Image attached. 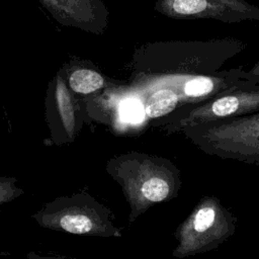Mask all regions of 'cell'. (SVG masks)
I'll return each mask as SVG.
<instances>
[{
    "label": "cell",
    "mask_w": 259,
    "mask_h": 259,
    "mask_svg": "<svg viewBox=\"0 0 259 259\" xmlns=\"http://www.w3.org/2000/svg\"><path fill=\"white\" fill-rule=\"evenodd\" d=\"M120 117L128 123H139L144 119V106L136 99L124 100L119 107Z\"/></svg>",
    "instance_id": "obj_12"
},
{
    "label": "cell",
    "mask_w": 259,
    "mask_h": 259,
    "mask_svg": "<svg viewBox=\"0 0 259 259\" xmlns=\"http://www.w3.org/2000/svg\"><path fill=\"white\" fill-rule=\"evenodd\" d=\"M106 171L122 189L130 223L151 206L176 198L181 188L180 170L164 157L128 152L109 159Z\"/></svg>",
    "instance_id": "obj_1"
},
{
    "label": "cell",
    "mask_w": 259,
    "mask_h": 259,
    "mask_svg": "<svg viewBox=\"0 0 259 259\" xmlns=\"http://www.w3.org/2000/svg\"><path fill=\"white\" fill-rule=\"evenodd\" d=\"M22 259H68L65 257L60 256H50V255H40L34 252H29L26 254V256Z\"/></svg>",
    "instance_id": "obj_15"
},
{
    "label": "cell",
    "mask_w": 259,
    "mask_h": 259,
    "mask_svg": "<svg viewBox=\"0 0 259 259\" xmlns=\"http://www.w3.org/2000/svg\"><path fill=\"white\" fill-rule=\"evenodd\" d=\"M241 79L251 82L252 84L259 85V63L254 65L249 71H241Z\"/></svg>",
    "instance_id": "obj_14"
},
{
    "label": "cell",
    "mask_w": 259,
    "mask_h": 259,
    "mask_svg": "<svg viewBox=\"0 0 259 259\" xmlns=\"http://www.w3.org/2000/svg\"><path fill=\"white\" fill-rule=\"evenodd\" d=\"M238 219L220 198L203 195L177 227L173 257L183 259L219 248L237 230Z\"/></svg>",
    "instance_id": "obj_4"
},
{
    "label": "cell",
    "mask_w": 259,
    "mask_h": 259,
    "mask_svg": "<svg viewBox=\"0 0 259 259\" xmlns=\"http://www.w3.org/2000/svg\"><path fill=\"white\" fill-rule=\"evenodd\" d=\"M143 106L147 117L160 118L168 116L178 109L180 107V98L174 88L163 84L147 96Z\"/></svg>",
    "instance_id": "obj_10"
},
{
    "label": "cell",
    "mask_w": 259,
    "mask_h": 259,
    "mask_svg": "<svg viewBox=\"0 0 259 259\" xmlns=\"http://www.w3.org/2000/svg\"><path fill=\"white\" fill-rule=\"evenodd\" d=\"M55 108L57 120L50 125L53 142L72 143L79 131L76 109L69 90L62 78H59L55 90Z\"/></svg>",
    "instance_id": "obj_8"
},
{
    "label": "cell",
    "mask_w": 259,
    "mask_h": 259,
    "mask_svg": "<svg viewBox=\"0 0 259 259\" xmlns=\"http://www.w3.org/2000/svg\"><path fill=\"white\" fill-rule=\"evenodd\" d=\"M155 8L174 19H214L224 23L259 20V7L245 0H158Z\"/></svg>",
    "instance_id": "obj_6"
},
{
    "label": "cell",
    "mask_w": 259,
    "mask_h": 259,
    "mask_svg": "<svg viewBox=\"0 0 259 259\" xmlns=\"http://www.w3.org/2000/svg\"><path fill=\"white\" fill-rule=\"evenodd\" d=\"M259 111V85L247 81L201 103L179 107L163 124L167 134H180L188 126L236 117Z\"/></svg>",
    "instance_id": "obj_5"
},
{
    "label": "cell",
    "mask_w": 259,
    "mask_h": 259,
    "mask_svg": "<svg viewBox=\"0 0 259 259\" xmlns=\"http://www.w3.org/2000/svg\"><path fill=\"white\" fill-rule=\"evenodd\" d=\"M180 134L207 155L259 165V111L188 126Z\"/></svg>",
    "instance_id": "obj_3"
},
{
    "label": "cell",
    "mask_w": 259,
    "mask_h": 259,
    "mask_svg": "<svg viewBox=\"0 0 259 259\" xmlns=\"http://www.w3.org/2000/svg\"><path fill=\"white\" fill-rule=\"evenodd\" d=\"M70 88L77 93L89 94L104 85L103 77L96 71L89 69H80L74 71L69 78Z\"/></svg>",
    "instance_id": "obj_11"
},
{
    "label": "cell",
    "mask_w": 259,
    "mask_h": 259,
    "mask_svg": "<svg viewBox=\"0 0 259 259\" xmlns=\"http://www.w3.org/2000/svg\"><path fill=\"white\" fill-rule=\"evenodd\" d=\"M242 67L219 71L208 75L172 77L164 84L174 88L180 98V107L204 102L231 89L244 85L241 79Z\"/></svg>",
    "instance_id": "obj_7"
},
{
    "label": "cell",
    "mask_w": 259,
    "mask_h": 259,
    "mask_svg": "<svg viewBox=\"0 0 259 259\" xmlns=\"http://www.w3.org/2000/svg\"><path fill=\"white\" fill-rule=\"evenodd\" d=\"M31 218L42 228L74 235L120 238L110 208L87 192L60 196L42 205Z\"/></svg>",
    "instance_id": "obj_2"
},
{
    "label": "cell",
    "mask_w": 259,
    "mask_h": 259,
    "mask_svg": "<svg viewBox=\"0 0 259 259\" xmlns=\"http://www.w3.org/2000/svg\"><path fill=\"white\" fill-rule=\"evenodd\" d=\"M16 183L17 179L14 177L0 176V207L24 193L23 189L19 188Z\"/></svg>",
    "instance_id": "obj_13"
},
{
    "label": "cell",
    "mask_w": 259,
    "mask_h": 259,
    "mask_svg": "<svg viewBox=\"0 0 259 259\" xmlns=\"http://www.w3.org/2000/svg\"><path fill=\"white\" fill-rule=\"evenodd\" d=\"M47 7L59 17L60 21L68 20L72 25L88 28L91 22L87 17L93 16L91 0H40Z\"/></svg>",
    "instance_id": "obj_9"
}]
</instances>
